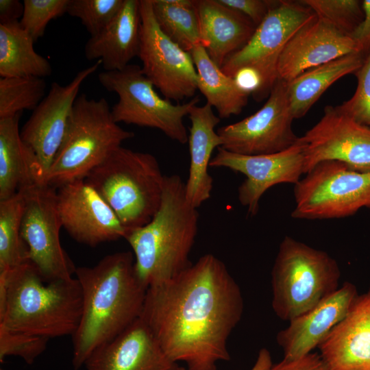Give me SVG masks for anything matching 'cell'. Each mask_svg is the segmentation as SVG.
Returning <instances> with one entry per match:
<instances>
[{"mask_svg": "<svg viewBox=\"0 0 370 370\" xmlns=\"http://www.w3.org/2000/svg\"><path fill=\"white\" fill-rule=\"evenodd\" d=\"M295 219L345 218L370 210V172L356 171L336 160L314 166L294 185Z\"/></svg>", "mask_w": 370, "mask_h": 370, "instance_id": "9", "label": "cell"}, {"mask_svg": "<svg viewBox=\"0 0 370 370\" xmlns=\"http://www.w3.org/2000/svg\"><path fill=\"white\" fill-rule=\"evenodd\" d=\"M317 16L351 36L364 19L362 1L358 0H303Z\"/></svg>", "mask_w": 370, "mask_h": 370, "instance_id": "32", "label": "cell"}, {"mask_svg": "<svg viewBox=\"0 0 370 370\" xmlns=\"http://www.w3.org/2000/svg\"><path fill=\"white\" fill-rule=\"evenodd\" d=\"M23 10V3L18 0H0V24L19 22Z\"/></svg>", "mask_w": 370, "mask_h": 370, "instance_id": "40", "label": "cell"}, {"mask_svg": "<svg viewBox=\"0 0 370 370\" xmlns=\"http://www.w3.org/2000/svg\"><path fill=\"white\" fill-rule=\"evenodd\" d=\"M357 296L355 285L345 282L315 306L289 321V325L276 337L283 350L284 359L304 356L319 347L347 315Z\"/></svg>", "mask_w": 370, "mask_h": 370, "instance_id": "20", "label": "cell"}, {"mask_svg": "<svg viewBox=\"0 0 370 370\" xmlns=\"http://www.w3.org/2000/svg\"><path fill=\"white\" fill-rule=\"evenodd\" d=\"M24 197L21 235L27 260L46 281L70 279L76 268L62 248L57 188L36 183L20 190ZM19 191V190H18Z\"/></svg>", "mask_w": 370, "mask_h": 370, "instance_id": "11", "label": "cell"}, {"mask_svg": "<svg viewBox=\"0 0 370 370\" xmlns=\"http://www.w3.org/2000/svg\"><path fill=\"white\" fill-rule=\"evenodd\" d=\"M101 65L100 60L79 71L66 85L53 82L21 130L35 159L38 183H44L63 141L70 114L83 82Z\"/></svg>", "mask_w": 370, "mask_h": 370, "instance_id": "14", "label": "cell"}, {"mask_svg": "<svg viewBox=\"0 0 370 370\" xmlns=\"http://www.w3.org/2000/svg\"><path fill=\"white\" fill-rule=\"evenodd\" d=\"M354 74L358 82L354 94L337 107L356 122L370 127V53Z\"/></svg>", "mask_w": 370, "mask_h": 370, "instance_id": "36", "label": "cell"}, {"mask_svg": "<svg viewBox=\"0 0 370 370\" xmlns=\"http://www.w3.org/2000/svg\"><path fill=\"white\" fill-rule=\"evenodd\" d=\"M156 21L162 32L183 50L201 45L195 0H151Z\"/></svg>", "mask_w": 370, "mask_h": 370, "instance_id": "29", "label": "cell"}, {"mask_svg": "<svg viewBox=\"0 0 370 370\" xmlns=\"http://www.w3.org/2000/svg\"><path fill=\"white\" fill-rule=\"evenodd\" d=\"M201 45L221 67L225 60L251 38L256 26L244 14L219 0H195Z\"/></svg>", "mask_w": 370, "mask_h": 370, "instance_id": "22", "label": "cell"}, {"mask_svg": "<svg viewBox=\"0 0 370 370\" xmlns=\"http://www.w3.org/2000/svg\"><path fill=\"white\" fill-rule=\"evenodd\" d=\"M164 177L153 155L120 147L85 180L129 232L148 223L158 211Z\"/></svg>", "mask_w": 370, "mask_h": 370, "instance_id": "5", "label": "cell"}, {"mask_svg": "<svg viewBox=\"0 0 370 370\" xmlns=\"http://www.w3.org/2000/svg\"><path fill=\"white\" fill-rule=\"evenodd\" d=\"M272 365L269 351L266 348H262L260 349L256 362L250 370H269ZM180 370L188 369L180 367Z\"/></svg>", "mask_w": 370, "mask_h": 370, "instance_id": "41", "label": "cell"}, {"mask_svg": "<svg viewBox=\"0 0 370 370\" xmlns=\"http://www.w3.org/2000/svg\"><path fill=\"white\" fill-rule=\"evenodd\" d=\"M86 370H180L140 317L116 337L96 349Z\"/></svg>", "mask_w": 370, "mask_h": 370, "instance_id": "19", "label": "cell"}, {"mask_svg": "<svg viewBox=\"0 0 370 370\" xmlns=\"http://www.w3.org/2000/svg\"><path fill=\"white\" fill-rule=\"evenodd\" d=\"M210 166L227 168L245 175L238 188V198L247 213L255 216L260 199L268 189L284 183L295 185L301 180L305 174V158L298 140L286 150L266 155H241L219 147Z\"/></svg>", "mask_w": 370, "mask_h": 370, "instance_id": "16", "label": "cell"}, {"mask_svg": "<svg viewBox=\"0 0 370 370\" xmlns=\"http://www.w3.org/2000/svg\"><path fill=\"white\" fill-rule=\"evenodd\" d=\"M34 42L19 22L0 24L1 77L51 75L50 62L34 50Z\"/></svg>", "mask_w": 370, "mask_h": 370, "instance_id": "28", "label": "cell"}, {"mask_svg": "<svg viewBox=\"0 0 370 370\" xmlns=\"http://www.w3.org/2000/svg\"><path fill=\"white\" fill-rule=\"evenodd\" d=\"M23 209L24 197L21 190L0 201V273L28 262L21 235Z\"/></svg>", "mask_w": 370, "mask_h": 370, "instance_id": "30", "label": "cell"}, {"mask_svg": "<svg viewBox=\"0 0 370 370\" xmlns=\"http://www.w3.org/2000/svg\"><path fill=\"white\" fill-rule=\"evenodd\" d=\"M98 79L103 88L119 97L117 103L111 108L117 123L157 129L177 143L188 142L184 118L199 103V97L173 104L158 95L153 84L137 64H130L121 71H104L99 74Z\"/></svg>", "mask_w": 370, "mask_h": 370, "instance_id": "8", "label": "cell"}, {"mask_svg": "<svg viewBox=\"0 0 370 370\" xmlns=\"http://www.w3.org/2000/svg\"><path fill=\"white\" fill-rule=\"evenodd\" d=\"M340 277L337 262L327 252L286 236L271 271L275 314L291 321L336 291Z\"/></svg>", "mask_w": 370, "mask_h": 370, "instance_id": "7", "label": "cell"}, {"mask_svg": "<svg viewBox=\"0 0 370 370\" xmlns=\"http://www.w3.org/2000/svg\"><path fill=\"white\" fill-rule=\"evenodd\" d=\"M222 4L244 14L257 27L276 1L266 0H219Z\"/></svg>", "mask_w": 370, "mask_h": 370, "instance_id": "37", "label": "cell"}, {"mask_svg": "<svg viewBox=\"0 0 370 370\" xmlns=\"http://www.w3.org/2000/svg\"><path fill=\"white\" fill-rule=\"evenodd\" d=\"M123 3V0H70L66 13L79 18L93 36L112 21Z\"/></svg>", "mask_w": 370, "mask_h": 370, "instance_id": "33", "label": "cell"}, {"mask_svg": "<svg viewBox=\"0 0 370 370\" xmlns=\"http://www.w3.org/2000/svg\"><path fill=\"white\" fill-rule=\"evenodd\" d=\"M269 370H330L321 355L309 353L294 359H284Z\"/></svg>", "mask_w": 370, "mask_h": 370, "instance_id": "38", "label": "cell"}, {"mask_svg": "<svg viewBox=\"0 0 370 370\" xmlns=\"http://www.w3.org/2000/svg\"><path fill=\"white\" fill-rule=\"evenodd\" d=\"M367 56L352 53L308 69L287 82L291 112L294 119L303 117L335 82L348 74L355 73Z\"/></svg>", "mask_w": 370, "mask_h": 370, "instance_id": "26", "label": "cell"}, {"mask_svg": "<svg viewBox=\"0 0 370 370\" xmlns=\"http://www.w3.org/2000/svg\"><path fill=\"white\" fill-rule=\"evenodd\" d=\"M198 221L199 213L186 198L181 177L165 175L158 211L125 238L133 250L136 275L147 288L174 278L192 264L189 255Z\"/></svg>", "mask_w": 370, "mask_h": 370, "instance_id": "4", "label": "cell"}, {"mask_svg": "<svg viewBox=\"0 0 370 370\" xmlns=\"http://www.w3.org/2000/svg\"><path fill=\"white\" fill-rule=\"evenodd\" d=\"M315 16L314 11L300 1H276L249 41L225 60L221 71L232 77L241 70L254 71L260 80L254 98L257 101L265 99L278 79V63L284 47Z\"/></svg>", "mask_w": 370, "mask_h": 370, "instance_id": "10", "label": "cell"}, {"mask_svg": "<svg viewBox=\"0 0 370 370\" xmlns=\"http://www.w3.org/2000/svg\"><path fill=\"white\" fill-rule=\"evenodd\" d=\"M69 1L24 0L21 26L36 42L44 35L49 21L66 13Z\"/></svg>", "mask_w": 370, "mask_h": 370, "instance_id": "34", "label": "cell"}, {"mask_svg": "<svg viewBox=\"0 0 370 370\" xmlns=\"http://www.w3.org/2000/svg\"><path fill=\"white\" fill-rule=\"evenodd\" d=\"M45 89L42 77H1L0 119L15 116L24 110H34L44 99Z\"/></svg>", "mask_w": 370, "mask_h": 370, "instance_id": "31", "label": "cell"}, {"mask_svg": "<svg viewBox=\"0 0 370 370\" xmlns=\"http://www.w3.org/2000/svg\"><path fill=\"white\" fill-rule=\"evenodd\" d=\"M140 0H123L118 14L84 46L88 60H100L105 71H121L138 56L140 32Z\"/></svg>", "mask_w": 370, "mask_h": 370, "instance_id": "23", "label": "cell"}, {"mask_svg": "<svg viewBox=\"0 0 370 370\" xmlns=\"http://www.w3.org/2000/svg\"><path fill=\"white\" fill-rule=\"evenodd\" d=\"M319 348L330 370H370V290L356 297Z\"/></svg>", "mask_w": 370, "mask_h": 370, "instance_id": "21", "label": "cell"}, {"mask_svg": "<svg viewBox=\"0 0 370 370\" xmlns=\"http://www.w3.org/2000/svg\"><path fill=\"white\" fill-rule=\"evenodd\" d=\"M21 114L0 119V201L38 183L34 156L21 137Z\"/></svg>", "mask_w": 370, "mask_h": 370, "instance_id": "25", "label": "cell"}, {"mask_svg": "<svg viewBox=\"0 0 370 370\" xmlns=\"http://www.w3.org/2000/svg\"><path fill=\"white\" fill-rule=\"evenodd\" d=\"M241 290L225 264L207 254L174 278L147 288L140 317L166 354L188 370H217L243 312Z\"/></svg>", "mask_w": 370, "mask_h": 370, "instance_id": "1", "label": "cell"}, {"mask_svg": "<svg viewBox=\"0 0 370 370\" xmlns=\"http://www.w3.org/2000/svg\"><path fill=\"white\" fill-rule=\"evenodd\" d=\"M62 226L76 241L95 247L125 238L128 231L113 210L85 179L57 188Z\"/></svg>", "mask_w": 370, "mask_h": 370, "instance_id": "17", "label": "cell"}, {"mask_svg": "<svg viewBox=\"0 0 370 370\" xmlns=\"http://www.w3.org/2000/svg\"><path fill=\"white\" fill-rule=\"evenodd\" d=\"M49 339L14 332L0 325V361L8 356H17L32 364L44 352Z\"/></svg>", "mask_w": 370, "mask_h": 370, "instance_id": "35", "label": "cell"}, {"mask_svg": "<svg viewBox=\"0 0 370 370\" xmlns=\"http://www.w3.org/2000/svg\"><path fill=\"white\" fill-rule=\"evenodd\" d=\"M360 52L354 40L315 16L288 40L278 60V79L289 82L313 67Z\"/></svg>", "mask_w": 370, "mask_h": 370, "instance_id": "18", "label": "cell"}, {"mask_svg": "<svg viewBox=\"0 0 370 370\" xmlns=\"http://www.w3.org/2000/svg\"><path fill=\"white\" fill-rule=\"evenodd\" d=\"M140 12L138 57L144 75L166 99L180 101L191 98L198 89L197 73L190 53L162 32L151 0H140Z\"/></svg>", "mask_w": 370, "mask_h": 370, "instance_id": "12", "label": "cell"}, {"mask_svg": "<svg viewBox=\"0 0 370 370\" xmlns=\"http://www.w3.org/2000/svg\"><path fill=\"white\" fill-rule=\"evenodd\" d=\"M82 311L75 277L46 281L29 261L0 273V325L9 330L48 339L72 336Z\"/></svg>", "mask_w": 370, "mask_h": 370, "instance_id": "3", "label": "cell"}, {"mask_svg": "<svg viewBox=\"0 0 370 370\" xmlns=\"http://www.w3.org/2000/svg\"><path fill=\"white\" fill-rule=\"evenodd\" d=\"M82 311L73 334L72 363L83 367L98 347L121 334L142 314L147 288L138 280L131 251L103 258L93 267L76 268Z\"/></svg>", "mask_w": 370, "mask_h": 370, "instance_id": "2", "label": "cell"}, {"mask_svg": "<svg viewBox=\"0 0 370 370\" xmlns=\"http://www.w3.org/2000/svg\"><path fill=\"white\" fill-rule=\"evenodd\" d=\"M364 19L351 37L356 42L359 51L367 56L370 53V0L362 1Z\"/></svg>", "mask_w": 370, "mask_h": 370, "instance_id": "39", "label": "cell"}, {"mask_svg": "<svg viewBox=\"0 0 370 370\" xmlns=\"http://www.w3.org/2000/svg\"><path fill=\"white\" fill-rule=\"evenodd\" d=\"M305 158V174L322 161L336 160L370 172V127L327 106L321 119L299 138Z\"/></svg>", "mask_w": 370, "mask_h": 370, "instance_id": "15", "label": "cell"}, {"mask_svg": "<svg viewBox=\"0 0 370 370\" xmlns=\"http://www.w3.org/2000/svg\"><path fill=\"white\" fill-rule=\"evenodd\" d=\"M134 133L113 119L106 99L79 95L75 101L65 135L44 183L56 188L77 180L103 162Z\"/></svg>", "mask_w": 370, "mask_h": 370, "instance_id": "6", "label": "cell"}, {"mask_svg": "<svg viewBox=\"0 0 370 370\" xmlns=\"http://www.w3.org/2000/svg\"><path fill=\"white\" fill-rule=\"evenodd\" d=\"M293 116L287 82L278 79L267 101L253 114L219 127L222 149L247 156L279 153L293 146L299 137L292 128Z\"/></svg>", "mask_w": 370, "mask_h": 370, "instance_id": "13", "label": "cell"}, {"mask_svg": "<svg viewBox=\"0 0 370 370\" xmlns=\"http://www.w3.org/2000/svg\"><path fill=\"white\" fill-rule=\"evenodd\" d=\"M188 116L191 123L188 137L190 166L185 195L188 202L197 208L210 197L213 188L208 166L213 151L222 145L215 130L221 119L208 103L201 106H195Z\"/></svg>", "mask_w": 370, "mask_h": 370, "instance_id": "24", "label": "cell"}, {"mask_svg": "<svg viewBox=\"0 0 370 370\" xmlns=\"http://www.w3.org/2000/svg\"><path fill=\"white\" fill-rule=\"evenodd\" d=\"M197 73V89L207 102L218 112L220 119L239 114L247 105L250 95L234 77L225 75L209 57L201 45L190 51Z\"/></svg>", "mask_w": 370, "mask_h": 370, "instance_id": "27", "label": "cell"}]
</instances>
